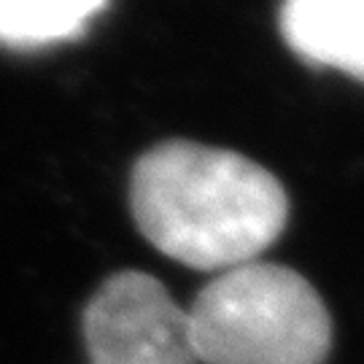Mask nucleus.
<instances>
[{
    "label": "nucleus",
    "mask_w": 364,
    "mask_h": 364,
    "mask_svg": "<svg viewBox=\"0 0 364 364\" xmlns=\"http://www.w3.org/2000/svg\"><path fill=\"white\" fill-rule=\"evenodd\" d=\"M281 33L308 63L364 81V0H284Z\"/></svg>",
    "instance_id": "nucleus-4"
},
{
    "label": "nucleus",
    "mask_w": 364,
    "mask_h": 364,
    "mask_svg": "<svg viewBox=\"0 0 364 364\" xmlns=\"http://www.w3.org/2000/svg\"><path fill=\"white\" fill-rule=\"evenodd\" d=\"M130 208L151 246L195 270L254 262L289 219L287 192L270 170L192 141H165L141 154Z\"/></svg>",
    "instance_id": "nucleus-1"
},
{
    "label": "nucleus",
    "mask_w": 364,
    "mask_h": 364,
    "mask_svg": "<svg viewBox=\"0 0 364 364\" xmlns=\"http://www.w3.org/2000/svg\"><path fill=\"white\" fill-rule=\"evenodd\" d=\"M81 324L92 364H197L189 311L138 270L105 278Z\"/></svg>",
    "instance_id": "nucleus-3"
},
{
    "label": "nucleus",
    "mask_w": 364,
    "mask_h": 364,
    "mask_svg": "<svg viewBox=\"0 0 364 364\" xmlns=\"http://www.w3.org/2000/svg\"><path fill=\"white\" fill-rule=\"evenodd\" d=\"M103 0H0V38L52 41L76 33Z\"/></svg>",
    "instance_id": "nucleus-5"
},
{
    "label": "nucleus",
    "mask_w": 364,
    "mask_h": 364,
    "mask_svg": "<svg viewBox=\"0 0 364 364\" xmlns=\"http://www.w3.org/2000/svg\"><path fill=\"white\" fill-rule=\"evenodd\" d=\"M189 324L197 362L324 364L332 321L299 273L248 262L224 270L195 297Z\"/></svg>",
    "instance_id": "nucleus-2"
}]
</instances>
